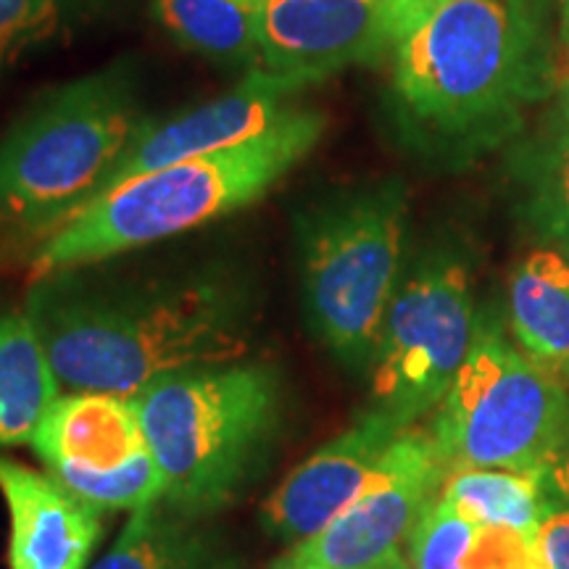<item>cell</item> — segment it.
Wrapping results in <instances>:
<instances>
[{"label": "cell", "mask_w": 569, "mask_h": 569, "mask_svg": "<svg viewBox=\"0 0 569 569\" xmlns=\"http://www.w3.org/2000/svg\"><path fill=\"white\" fill-rule=\"evenodd\" d=\"M440 496L480 528H507L536 536L546 509V475L507 469L448 472Z\"/></svg>", "instance_id": "cell-19"}, {"label": "cell", "mask_w": 569, "mask_h": 569, "mask_svg": "<svg viewBox=\"0 0 569 569\" xmlns=\"http://www.w3.org/2000/svg\"><path fill=\"white\" fill-rule=\"evenodd\" d=\"M163 503L132 511L111 551L92 569H238L217 538Z\"/></svg>", "instance_id": "cell-18"}, {"label": "cell", "mask_w": 569, "mask_h": 569, "mask_svg": "<svg viewBox=\"0 0 569 569\" xmlns=\"http://www.w3.org/2000/svg\"><path fill=\"white\" fill-rule=\"evenodd\" d=\"M59 396L61 386L27 311L0 315V448L32 443Z\"/></svg>", "instance_id": "cell-17"}, {"label": "cell", "mask_w": 569, "mask_h": 569, "mask_svg": "<svg viewBox=\"0 0 569 569\" xmlns=\"http://www.w3.org/2000/svg\"><path fill=\"white\" fill-rule=\"evenodd\" d=\"M63 0H0V71L48 38Z\"/></svg>", "instance_id": "cell-23"}, {"label": "cell", "mask_w": 569, "mask_h": 569, "mask_svg": "<svg viewBox=\"0 0 569 569\" xmlns=\"http://www.w3.org/2000/svg\"><path fill=\"white\" fill-rule=\"evenodd\" d=\"M132 398L163 475L161 503L190 519L230 507L280 432V375L269 365L190 369Z\"/></svg>", "instance_id": "cell-4"}, {"label": "cell", "mask_w": 569, "mask_h": 569, "mask_svg": "<svg viewBox=\"0 0 569 569\" xmlns=\"http://www.w3.org/2000/svg\"><path fill=\"white\" fill-rule=\"evenodd\" d=\"M536 549L546 569H569V507H549L536 530Z\"/></svg>", "instance_id": "cell-25"}, {"label": "cell", "mask_w": 569, "mask_h": 569, "mask_svg": "<svg viewBox=\"0 0 569 569\" xmlns=\"http://www.w3.org/2000/svg\"><path fill=\"white\" fill-rule=\"evenodd\" d=\"M261 69L311 84L375 61L390 42L388 0H261Z\"/></svg>", "instance_id": "cell-11"}, {"label": "cell", "mask_w": 569, "mask_h": 569, "mask_svg": "<svg viewBox=\"0 0 569 569\" xmlns=\"http://www.w3.org/2000/svg\"><path fill=\"white\" fill-rule=\"evenodd\" d=\"M325 127L322 111L293 106L251 140L132 177L48 234L34 269L48 277L98 264L251 206L311 153Z\"/></svg>", "instance_id": "cell-3"}, {"label": "cell", "mask_w": 569, "mask_h": 569, "mask_svg": "<svg viewBox=\"0 0 569 569\" xmlns=\"http://www.w3.org/2000/svg\"><path fill=\"white\" fill-rule=\"evenodd\" d=\"M0 493L11 519L9 569H84L103 532L98 509L53 475L3 457Z\"/></svg>", "instance_id": "cell-13"}, {"label": "cell", "mask_w": 569, "mask_h": 569, "mask_svg": "<svg viewBox=\"0 0 569 569\" xmlns=\"http://www.w3.org/2000/svg\"><path fill=\"white\" fill-rule=\"evenodd\" d=\"M272 569H274V567H272Z\"/></svg>", "instance_id": "cell-31"}, {"label": "cell", "mask_w": 569, "mask_h": 569, "mask_svg": "<svg viewBox=\"0 0 569 569\" xmlns=\"http://www.w3.org/2000/svg\"><path fill=\"white\" fill-rule=\"evenodd\" d=\"M430 436L448 472L546 475L569 448V390L532 365L496 325L478 322Z\"/></svg>", "instance_id": "cell-7"}, {"label": "cell", "mask_w": 569, "mask_h": 569, "mask_svg": "<svg viewBox=\"0 0 569 569\" xmlns=\"http://www.w3.org/2000/svg\"><path fill=\"white\" fill-rule=\"evenodd\" d=\"M443 3L448 0H388V30L393 48Z\"/></svg>", "instance_id": "cell-26"}, {"label": "cell", "mask_w": 569, "mask_h": 569, "mask_svg": "<svg viewBox=\"0 0 569 569\" xmlns=\"http://www.w3.org/2000/svg\"><path fill=\"white\" fill-rule=\"evenodd\" d=\"M509 325L519 351L569 390V259L538 248L511 269Z\"/></svg>", "instance_id": "cell-15"}, {"label": "cell", "mask_w": 569, "mask_h": 569, "mask_svg": "<svg viewBox=\"0 0 569 569\" xmlns=\"http://www.w3.org/2000/svg\"><path fill=\"white\" fill-rule=\"evenodd\" d=\"M306 82L290 74L253 69L238 88L209 103L196 106L163 119L159 124H142L138 134L113 163L98 196L117 188L132 177L172 167V163L198 159V156L224 151L267 132L269 127L293 109V98L303 90ZM96 196V198H98Z\"/></svg>", "instance_id": "cell-10"}, {"label": "cell", "mask_w": 569, "mask_h": 569, "mask_svg": "<svg viewBox=\"0 0 569 569\" xmlns=\"http://www.w3.org/2000/svg\"><path fill=\"white\" fill-rule=\"evenodd\" d=\"M156 9L193 51L230 67L261 69L253 6L240 0H156Z\"/></svg>", "instance_id": "cell-20"}, {"label": "cell", "mask_w": 569, "mask_h": 569, "mask_svg": "<svg viewBox=\"0 0 569 569\" xmlns=\"http://www.w3.org/2000/svg\"><path fill=\"white\" fill-rule=\"evenodd\" d=\"M511 169L525 227L569 259V98L559 96L543 127L519 148Z\"/></svg>", "instance_id": "cell-16"}, {"label": "cell", "mask_w": 569, "mask_h": 569, "mask_svg": "<svg viewBox=\"0 0 569 569\" xmlns=\"http://www.w3.org/2000/svg\"><path fill=\"white\" fill-rule=\"evenodd\" d=\"M475 530L478 525L438 493L407 540L411 569H465Z\"/></svg>", "instance_id": "cell-22"}, {"label": "cell", "mask_w": 569, "mask_h": 569, "mask_svg": "<svg viewBox=\"0 0 569 569\" xmlns=\"http://www.w3.org/2000/svg\"><path fill=\"white\" fill-rule=\"evenodd\" d=\"M27 317L61 388L117 396H138L177 372L234 365L251 338L246 284L224 272L117 288L48 274Z\"/></svg>", "instance_id": "cell-1"}, {"label": "cell", "mask_w": 569, "mask_h": 569, "mask_svg": "<svg viewBox=\"0 0 569 569\" xmlns=\"http://www.w3.org/2000/svg\"><path fill=\"white\" fill-rule=\"evenodd\" d=\"M142 124L122 67L48 90L0 140V224L46 240L98 196Z\"/></svg>", "instance_id": "cell-5"}, {"label": "cell", "mask_w": 569, "mask_h": 569, "mask_svg": "<svg viewBox=\"0 0 569 569\" xmlns=\"http://www.w3.org/2000/svg\"><path fill=\"white\" fill-rule=\"evenodd\" d=\"M557 84L540 0H448L396 46L398 130L438 159L511 138Z\"/></svg>", "instance_id": "cell-2"}, {"label": "cell", "mask_w": 569, "mask_h": 569, "mask_svg": "<svg viewBox=\"0 0 569 569\" xmlns=\"http://www.w3.org/2000/svg\"><path fill=\"white\" fill-rule=\"evenodd\" d=\"M469 267L430 251L398 284L372 356V407L409 430L440 407L475 338Z\"/></svg>", "instance_id": "cell-8"}, {"label": "cell", "mask_w": 569, "mask_h": 569, "mask_svg": "<svg viewBox=\"0 0 569 569\" xmlns=\"http://www.w3.org/2000/svg\"><path fill=\"white\" fill-rule=\"evenodd\" d=\"M559 48H561V59L557 61L559 96H561V98H569V0H561V13H559Z\"/></svg>", "instance_id": "cell-27"}, {"label": "cell", "mask_w": 569, "mask_h": 569, "mask_svg": "<svg viewBox=\"0 0 569 569\" xmlns=\"http://www.w3.org/2000/svg\"><path fill=\"white\" fill-rule=\"evenodd\" d=\"M401 427L367 409L348 430L311 453L272 490L261 507V528L282 543L317 536L372 486Z\"/></svg>", "instance_id": "cell-12"}, {"label": "cell", "mask_w": 569, "mask_h": 569, "mask_svg": "<svg viewBox=\"0 0 569 569\" xmlns=\"http://www.w3.org/2000/svg\"><path fill=\"white\" fill-rule=\"evenodd\" d=\"M465 569H546L536 549V536L507 530L480 528L469 546Z\"/></svg>", "instance_id": "cell-24"}, {"label": "cell", "mask_w": 569, "mask_h": 569, "mask_svg": "<svg viewBox=\"0 0 569 569\" xmlns=\"http://www.w3.org/2000/svg\"><path fill=\"white\" fill-rule=\"evenodd\" d=\"M32 448L46 469L103 472L127 465L148 446L132 396L69 390L46 411Z\"/></svg>", "instance_id": "cell-14"}, {"label": "cell", "mask_w": 569, "mask_h": 569, "mask_svg": "<svg viewBox=\"0 0 569 569\" xmlns=\"http://www.w3.org/2000/svg\"><path fill=\"white\" fill-rule=\"evenodd\" d=\"M448 469L430 432L403 430L388 448L377 480L317 536L301 540L274 569H369L401 551Z\"/></svg>", "instance_id": "cell-9"}, {"label": "cell", "mask_w": 569, "mask_h": 569, "mask_svg": "<svg viewBox=\"0 0 569 569\" xmlns=\"http://www.w3.org/2000/svg\"><path fill=\"white\" fill-rule=\"evenodd\" d=\"M409 198L401 180L348 190L298 217L311 336L348 369H369L398 290Z\"/></svg>", "instance_id": "cell-6"}, {"label": "cell", "mask_w": 569, "mask_h": 569, "mask_svg": "<svg viewBox=\"0 0 569 569\" xmlns=\"http://www.w3.org/2000/svg\"><path fill=\"white\" fill-rule=\"evenodd\" d=\"M240 3H246V6H253V9H256V6H259L261 0H240Z\"/></svg>", "instance_id": "cell-30"}, {"label": "cell", "mask_w": 569, "mask_h": 569, "mask_svg": "<svg viewBox=\"0 0 569 569\" xmlns=\"http://www.w3.org/2000/svg\"><path fill=\"white\" fill-rule=\"evenodd\" d=\"M546 486H549L553 493H557L561 501L569 507V457L567 453L549 469V472H546Z\"/></svg>", "instance_id": "cell-28"}, {"label": "cell", "mask_w": 569, "mask_h": 569, "mask_svg": "<svg viewBox=\"0 0 569 569\" xmlns=\"http://www.w3.org/2000/svg\"><path fill=\"white\" fill-rule=\"evenodd\" d=\"M369 569H411V561H409L407 553L393 551V553H388L386 559H380V561H377V565H372Z\"/></svg>", "instance_id": "cell-29"}, {"label": "cell", "mask_w": 569, "mask_h": 569, "mask_svg": "<svg viewBox=\"0 0 569 569\" xmlns=\"http://www.w3.org/2000/svg\"><path fill=\"white\" fill-rule=\"evenodd\" d=\"M48 475H53L63 488L98 511H138L153 507L163 498V475L148 448L127 465L103 472L53 467L48 469Z\"/></svg>", "instance_id": "cell-21"}]
</instances>
